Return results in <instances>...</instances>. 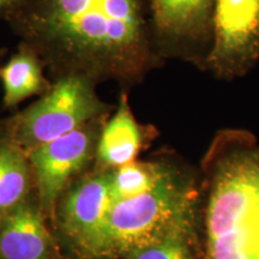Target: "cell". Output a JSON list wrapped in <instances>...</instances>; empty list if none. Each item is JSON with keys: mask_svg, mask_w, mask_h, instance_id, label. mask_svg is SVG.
I'll return each mask as SVG.
<instances>
[{"mask_svg": "<svg viewBox=\"0 0 259 259\" xmlns=\"http://www.w3.org/2000/svg\"><path fill=\"white\" fill-rule=\"evenodd\" d=\"M8 24L52 80L77 74L128 90L164 64L154 47L148 0H31Z\"/></svg>", "mask_w": 259, "mask_h": 259, "instance_id": "6da1fadb", "label": "cell"}, {"mask_svg": "<svg viewBox=\"0 0 259 259\" xmlns=\"http://www.w3.org/2000/svg\"><path fill=\"white\" fill-rule=\"evenodd\" d=\"M204 166L203 259H259V147L248 135L223 132Z\"/></svg>", "mask_w": 259, "mask_h": 259, "instance_id": "7a4b0ae2", "label": "cell"}, {"mask_svg": "<svg viewBox=\"0 0 259 259\" xmlns=\"http://www.w3.org/2000/svg\"><path fill=\"white\" fill-rule=\"evenodd\" d=\"M194 190L171 166L153 189L112 204L89 259H124L194 221Z\"/></svg>", "mask_w": 259, "mask_h": 259, "instance_id": "3957f363", "label": "cell"}, {"mask_svg": "<svg viewBox=\"0 0 259 259\" xmlns=\"http://www.w3.org/2000/svg\"><path fill=\"white\" fill-rule=\"evenodd\" d=\"M97 83L70 74L53 79V85L23 111L0 120V126L25 153L54 141L96 119L109 116L112 107L96 92Z\"/></svg>", "mask_w": 259, "mask_h": 259, "instance_id": "277c9868", "label": "cell"}, {"mask_svg": "<svg viewBox=\"0 0 259 259\" xmlns=\"http://www.w3.org/2000/svg\"><path fill=\"white\" fill-rule=\"evenodd\" d=\"M157 56L205 71L212 47L218 0H148Z\"/></svg>", "mask_w": 259, "mask_h": 259, "instance_id": "5b68a950", "label": "cell"}, {"mask_svg": "<svg viewBox=\"0 0 259 259\" xmlns=\"http://www.w3.org/2000/svg\"><path fill=\"white\" fill-rule=\"evenodd\" d=\"M108 118L90 121L28 153L36 198L45 216L56 213L57 204L67 187L95 162L100 136Z\"/></svg>", "mask_w": 259, "mask_h": 259, "instance_id": "8992f818", "label": "cell"}, {"mask_svg": "<svg viewBox=\"0 0 259 259\" xmlns=\"http://www.w3.org/2000/svg\"><path fill=\"white\" fill-rule=\"evenodd\" d=\"M259 63V0H218L205 71L223 80L245 77Z\"/></svg>", "mask_w": 259, "mask_h": 259, "instance_id": "52a82bcc", "label": "cell"}, {"mask_svg": "<svg viewBox=\"0 0 259 259\" xmlns=\"http://www.w3.org/2000/svg\"><path fill=\"white\" fill-rule=\"evenodd\" d=\"M112 204V170L93 169L74 180L60 197L58 227L83 258L92 254Z\"/></svg>", "mask_w": 259, "mask_h": 259, "instance_id": "ba28073f", "label": "cell"}, {"mask_svg": "<svg viewBox=\"0 0 259 259\" xmlns=\"http://www.w3.org/2000/svg\"><path fill=\"white\" fill-rule=\"evenodd\" d=\"M37 198L30 196L0 222V259H61Z\"/></svg>", "mask_w": 259, "mask_h": 259, "instance_id": "9c48e42d", "label": "cell"}, {"mask_svg": "<svg viewBox=\"0 0 259 259\" xmlns=\"http://www.w3.org/2000/svg\"><path fill=\"white\" fill-rule=\"evenodd\" d=\"M155 136L153 126L137 121L130 106L127 90L122 89L115 112L102 127L94 169L113 170L131 163L149 147Z\"/></svg>", "mask_w": 259, "mask_h": 259, "instance_id": "30bf717a", "label": "cell"}, {"mask_svg": "<svg viewBox=\"0 0 259 259\" xmlns=\"http://www.w3.org/2000/svg\"><path fill=\"white\" fill-rule=\"evenodd\" d=\"M45 69L36 52L19 42L17 52L0 69L4 109H15L29 97L42 96L50 92L53 80L45 74Z\"/></svg>", "mask_w": 259, "mask_h": 259, "instance_id": "8fae6325", "label": "cell"}, {"mask_svg": "<svg viewBox=\"0 0 259 259\" xmlns=\"http://www.w3.org/2000/svg\"><path fill=\"white\" fill-rule=\"evenodd\" d=\"M34 187L28 154L0 126V222L31 196Z\"/></svg>", "mask_w": 259, "mask_h": 259, "instance_id": "7c38bea8", "label": "cell"}, {"mask_svg": "<svg viewBox=\"0 0 259 259\" xmlns=\"http://www.w3.org/2000/svg\"><path fill=\"white\" fill-rule=\"evenodd\" d=\"M171 164L164 161H134L112 170L113 203L153 189L168 173Z\"/></svg>", "mask_w": 259, "mask_h": 259, "instance_id": "4fadbf2b", "label": "cell"}, {"mask_svg": "<svg viewBox=\"0 0 259 259\" xmlns=\"http://www.w3.org/2000/svg\"><path fill=\"white\" fill-rule=\"evenodd\" d=\"M192 241L193 223H189L131 252L124 259H194Z\"/></svg>", "mask_w": 259, "mask_h": 259, "instance_id": "5bb4252c", "label": "cell"}, {"mask_svg": "<svg viewBox=\"0 0 259 259\" xmlns=\"http://www.w3.org/2000/svg\"><path fill=\"white\" fill-rule=\"evenodd\" d=\"M31 0H0V22H8Z\"/></svg>", "mask_w": 259, "mask_h": 259, "instance_id": "9a60e30c", "label": "cell"}]
</instances>
